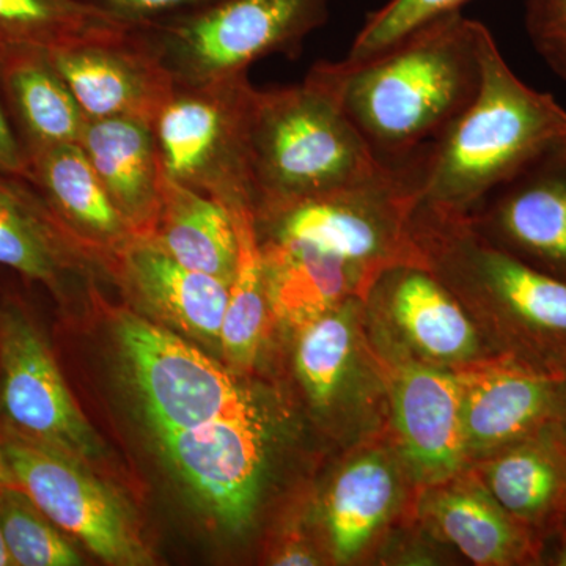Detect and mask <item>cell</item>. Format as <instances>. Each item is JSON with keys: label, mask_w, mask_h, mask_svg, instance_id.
Listing matches in <instances>:
<instances>
[{"label": "cell", "mask_w": 566, "mask_h": 566, "mask_svg": "<svg viewBox=\"0 0 566 566\" xmlns=\"http://www.w3.org/2000/svg\"><path fill=\"white\" fill-rule=\"evenodd\" d=\"M460 376L468 464L560 419L565 378L542 374L506 356L463 368Z\"/></svg>", "instance_id": "cell-16"}, {"label": "cell", "mask_w": 566, "mask_h": 566, "mask_svg": "<svg viewBox=\"0 0 566 566\" xmlns=\"http://www.w3.org/2000/svg\"><path fill=\"white\" fill-rule=\"evenodd\" d=\"M363 300L381 357L463 370L499 356L455 294L423 263L386 268Z\"/></svg>", "instance_id": "cell-11"}, {"label": "cell", "mask_w": 566, "mask_h": 566, "mask_svg": "<svg viewBox=\"0 0 566 566\" xmlns=\"http://www.w3.org/2000/svg\"><path fill=\"white\" fill-rule=\"evenodd\" d=\"M274 565H319V558L316 557L311 547L304 543H286L285 546L275 554L273 558Z\"/></svg>", "instance_id": "cell-36"}, {"label": "cell", "mask_w": 566, "mask_h": 566, "mask_svg": "<svg viewBox=\"0 0 566 566\" xmlns=\"http://www.w3.org/2000/svg\"><path fill=\"white\" fill-rule=\"evenodd\" d=\"M424 266L450 290L499 356L566 378V282L504 251L468 216L417 207Z\"/></svg>", "instance_id": "cell-3"}, {"label": "cell", "mask_w": 566, "mask_h": 566, "mask_svg": "<svg viewBox=\"0 0 566 566\" xmlns=\"http://www.w3.org/2000/svg\"><path fill=\"white\" fill-rule=\"evenodd\" d=\"M331 0H211L134 28L175 85L196 87L248 73L270 55L296 57L329 20Z\"/></svg>", "instance_id": "cell-5"}, {"label": "cell", "mask_w": 566, "mask_h": 566, "mask_svg": "<svg viewBox=\"0 0 566 566\" xmlns=\"http://www.w3.org/2000/svg\"><path fill=\"white\" fill-rule=\"evenodd\" d=\"M0 169L28 178V156L11 125L0 84Z\"/></svg>", "instance_id": "cell-34"}, {"label": "cell", "mask_w": 566, "mask_h": 566, "mask_svg": "<svg viewBox=\"0 0 566 566\" xmlns=\"http://www.w3.org/2000/svg\"><path fill=\"white\" fill-rule=\"evenodd\" d=\"M417 182L419 158L365 185L294 203L255 221L256 229L274 240L316 245L376 277L394 264L423 263L412 232Z\"/></svg>", "instance_id": "cell-7"}, {"label": "cell", "mask_w": 566, "mask_h": 566, "mask_svg": "<svg viewBox=\"0 0 566 566\" xmlns=\"http://www.w3.org/2000/svg\"><path fill=\"white\" fill-rule=\"evenodd\" d=\"M0 566H14L13 560L7 547L6 538H3L2 526H0Z\"/></svg>", "instance_id": "cell-38"}, {"label": "cell", "mask_w": 566, "mask_h": 566, "mask_svg": "<svg viewBox=\"0 0 566 566\" xmlns=\"http://www.w3.org/2000/svg\"><path fill=\"white\" fill-rule=\"evenodd\" d=\"M270 314L300 331L349 297H364L374 275L303 241L260 238Z\"/></svg>", "instance_id": "cell-24"}, {"label": "cell", "mask_w": 566, "mask_h": 566, "mask_svg": "<svg viewBox=\"0 0 566 566\" xmlns=\"http://www.w3.org/2000/svg\"><path fill=\"white\" fill-rule=\"evenodd\" d=\"M25 156L28 180L82 244L117 252L136 237L80 144L39 148Z\"/></svg>", "instance_id": "cell-26"}, {"label": "cell", "mask_w": 566, "mask_h": 566, "mask_svg": "<svg viewBox=\"0 0 566 566\" xmlns=\"http://www.w3.org/2000/svg\"><path fill=\"white\" fill-rule=\"evenodd\" d=\"M294 365L316 415L353 446L379 430L389 387L385 360L365 331L363 297H349L300 329Z\"/></svg>", "instance_id": "cell-9"}, {"label": "cell", "mask_w": 566, "mask_h": 566, "mask_svg": "<svg viewBox=\"0 0 566 566\" xmlns=\"http://www.w3.org/2000/svg\"><path fill=\"white\" fill-rule=\"evenodd\" d=\"M0 408L7 427L77 460L102 455L50 346L17 308L0 315Z\"/></svg>", "instance_id": "cell-13"}, {"label": "cell", "mask_w": 566, "mask_h": 566, "mask_svg": "<svg viewBox=\"0 0 566 566\" xmlns=\"http://www.w3.org/2000/svg\"><path fill=\"white\" fill-rule=\"evenodd\" d=\"M87 120H155L175 84L133 29L48 51Z\"/></svg>", "instance_id": "cell-17"}, {"label": "cell", "mask_w": 566, "mask_h": 566, "mask_svg": "<svg viewBox=\"0 0 566 566\" xmlns=\"http://www.w3.org/2000/svg\"><path fill=\"white\" fill-rule=\"evenodd\" d=\"M468 2L471 0H389L368 14L344 61L357 63L375 57L423 25L461 11Z\"/></svg>", "instance_id": "cell-31"}, {"label": "cell", "mask_w": 566, "mask_h": 566, "mask_svg": "<svg viewBox=\"0 0 566 566\" xmlns=\"http://www.w3.org/2000/svg\"><path fill=\"white\" fill-rule=\"evenodd\" d=\"M526 28L539 57L566 82V0H527Z\"/></svg>", "instance_id": "cell-32"}, {"label": "cell", "mask_w": 566, "mask_h": 566, "mask_svg": "<svg viewBox=\"0 0 566 566\" xmlns=\"http://www.w3.org/2000/svg\"><path fill=\"white\" fill-rule=\"evenodd\" d=\"M422 491L424 523L472 564H539L538 536L506 513L475 474L460 472Z\"/></svg>", "instance_id": "cell-20"}, {"label": "cell", "mask_w": 566, "mask_h": 566, "mask_svg": "<svg viewBox=\"0 0 566 566\" xmlns=\"http://www.w3.org/2000/svg\"><path fill=\"white\" fill-rule=\"evenodd\" d=\"M566 144V111L513 73L483 25L474 99L419 158V205L465 216Z\"/></svg>", "instance_id": "cell-2"}, {"label": "cell", "mask_w": 566, "mask_h": 566, "mask_svg": "<svg viewBox=\"0 0 566 566\" xmlns=\"http://www.w3.org/2000/svg\"><path fill=\"white\" fill-rule=\"evenodd\" d=\"M0 84L25 153L80 144L87 117L46 50L0 44Z\"/></svg>", "instance_id": "cell-25"}, {"label": "cell", "mask_w": 566, "mask_h": 566, "mask_svg": "<svg viewBox=\"0 0 566 566\" xmlns=\"http://www.w3.org/2000/svg\"><path fill=\"white\" fill-rule=\"evenodd\" d=\"M81 2L134 29L199 9L211 0H81Z\"/></svg>", "instance_id": "cell-33"}, {"label": "cell", "mask_w": 566, "mask_h": 566, "mask_svg": "<svg viewBox=\"0 0 566 566\" xmlns=\"http://www.w3.org/2000/svg\"><path fill=\"white\" fill-rule=\"evenodd\" d=\"M0 526L14 566H77L82 558L20 488L0 491Z\"/></svg>", "instance_id": "cell-30"}, {"label": "cell", "mask_w": 566, "mask_h": 566, "mask_svg": "<svg viewBox=\"0 0 566 566\" xmlns=\"http://www.w3.org/2000/svg\"><path fill=\"white\" fill-rule=\"evenodd\" d=\"M2 449L14 486L65 534L112 565H147L150 556L125 504L84 461L2 424Z\"/></svg>", "instance_id": "cell-10"}, {"label": "cell", "mask_w": 566, "mask_h": 566, "mask_svg": "<svg viewBox=\"0 0 566 566\" xmlns=\"http://www.w3.org/2000/svg\"><path fill=\"white\" fill-rule=\"evenodd\" d=\"M408 472L395 446L365 444L335 474L324 501V528L335 564L363 558L397 515Z\"/></svg>", "instance_id": "cell-18"}, {"label": "cell", "mask_w": 566, "mask_h": 566, "mask_svg": "<svg viewBox=\"0 0 566 566\" xmlns=\"http://www.w3.org/2000/svg\"><path fill=\"white\" fill-rule=\"evenodd\" d=\"M164 455L214 520L232 532L251 526L268 460L262 409L158 434Z\"/></svg>", "instance_id": "cell-12"}, {"label": "cell", "mask_w": 566, "mask_h": 566, "mask_svg": "<svg viewBox=\"0 0 566 566\" xmlns=\"http://www.w3.org/2000/svg\"><path fill=\"white\" fill-rule=\"evenodd\" d=\"M560 419L566 422V378L562 382Z\"/></svg>", "instance_id": "cell-39"}, {"label": "cell", "mask_w": 566, "mask_h": 566, "mask_svg": "<svg viewBox=\"0 0 566 566\" xmlns=\"http://www.w3.org/2000/svg\"><path fill=\"white\" fill-rule=\"evenodd\" d=\"M117 338L156 434L259 411L221 364L139 315L117 316Z\"/></svg>", "instance_id": "cell-8"}, {"label": "cell", "mask_w": 566, "mask_h": 566, "mask_svg": "<svg viewBox=\"0 0 566 566\" xmlns=\"http://www.w3.org/2000/svg\"><path fill=\"white\" fill-rule=\"evenodd\" d=\"M230 216L238 238V264L223 316L221 349L230 367L248 370L259 356L270 307L255 214L243 210Z\"/></svg>", "instance_id": "cell-28"}, {"label": "cell", "mask_w": 566, "mask_h": 566, "mask_svg": "<svg viewBox=\"0 0 566 566\" xmlns=\"http://www.w3.org/2000/svg\"><path fill=\"white\" fill-rule=\"evenodd\" d=\"M10 486H14V480L13 475H11L9 463H7L6 453H3L2 436H0V491Z\"/></svg>", "instance_id": "cell-37"}, {"label": "cell", "mask_w": 566, "mask_h": 566, "mask_svg": "<svg viewBox=\"0 0 566 566\" xmlns=\"http://www.w3.org/2000/svg\"><path fill=\"white\" fill-rule=\"evenodd\" d=\"M82 262L84 244L35 186L0 169V266L63 296Z\"/></svg>", "instance_id": "cell-22"}, {"label": "cell", "mask_w": 566, "mask_h": 566, "mask_svg": "<svg viewBox=\"0 0 566 566\" xmlns=\"http://www.w3.org/2000/svg\"><path fill=\"white\" fill-rule=\"evenodd\" d=\"M150 240L188 270L232 283L238 238L230 211L167 175Z\"/></svg>", "instance_id": "cell-27"}, {"label": "cell", "mask_w": 566, "mask_h": 566, "mask_svg": "<svg viewBox=\"0 0 566 566\" xmlns=\"http://www.w3.org/2000/svg\"><path fill=\"white\" fill-rule=\"evenodd\" d=\"M389 387L394 446L412 485L433 486L464 472L460 370L381 357Z\"/></svg>", "instance_id": "cell-14"}, {"label": "cell", "mask_w": 566, "mask_h": 566, "mask_svg": "<svg viewBox=\"0 0 566 566\" xmlns=\"http://www.w3.org/2000/svg\"><path fill=\"white\" fill-rule=\"evenodd\" d=\"M539 564L566 566V515L539 538Z\"/></svg>", "instance_id": "cell-35"}, {"label": "cell", "mask_w": 566, "mask_h": 566, "mask_svg": "<svg viewBox=\"0 0 566 566\" xmlns=\"http://www.w3.org/2000/svg\"><path fill=\"white\" fill-rule=\"evenodd\" d=\"M255 91L248 73L196 87L175 85L153 120L167 177L230 212L255 214L249 144Z\"/></svg>", "instance_id": "cell-6"}, {"label": "cell", "mask_w": 566, "mask_h": 566, "mask_svg": "<svg viewBox=\"0 0 566 566\" xmlns=\"http://www.w3.org/2000/svg\"><path fill=\"white\" fill-rule=\"evenodd\" d=\"M483 25L457 11L367 61L324 62L349 118L381 161H412L474 99Z\"/></svg>", "instance_id": "cell-1"}, {"label": "cell", "mask_w": 566, "mask_h": 566, "mask_svg": "<svg viewBox=\"0 0 566 566\" xmlns=\"http://www.w3.org/2000/svg\"><path fill=\"white\" fill-rule=\"evenodd\" d=\"M80 145L133 233L150 238L166 180L153 123L132 117L87 120Z\"/></svg>", "instance_id": "cell-23"}, {"label": "cell", "mask_w": 566, "mask_h": 566, "mask_svg": "<svg viewBox=\"0 0 566 566\" xmlns=\"http://www.w3.org/2000/svg\"><path fill=\"white\" fill-rule=\"evenodd\" d=\"M129 29L81 0H0V44L52 51Z\"/></svg>", "instance_id": "cell-29"}, {"label": "cell", "mask_w": 566, "mask_h": 566, "mask_svg": "<svg viewBox=\"0 0 566 566\" xmlns=\"http://www.w3.org/2000/svg\"><path fill=\"white\" fill-rule=\"evenodd\" d=\"M249 144L255 221L374 181L394 167L349 118L324 62L301 84L256 88Z\"/></svg>", "instance_id": "cell-4"}, {"label": "cell", "mask_w": 566, "mask_h": 566, "mask_svg": "<svg viewBox=\"0 0 566 566\" xmlns=\"http://www.w3.org/2000/svg\"><path fill=\"white\" fill-rule=\"evenodd\" d=\"M465 216L491 243L566 282V144Z\"/></svg>", "instance_id": "cell-15"}, {"label": "cell", "mask_w": 566, "mask_h": 566, "mask_svg": "<svg viewBox=\"0 0 566 566\" xmlns=\"http://www.w3.org/2000/svg\"><path fill=\"white\" fill-rule=\"evenodd\" d=\"M114 255L126 289L156 318L221 348L230 283L188 270L150 238L134 237Z\"/></svg>", "instance_id": "cell-19"}, {"label": "cell", "mask_w": 566, "mask_h": 566, "mask_svg": "<svg viewBox=\"0 0 566 566\" xmlns=\"http://www.w3.org/2000/svg\"><path fill=\"white\" fill-rule=\"evenodd\" d=\"M476 479L538 538L566 515V422L562 419L476 461Z\"/></svg>", "instance_id": "cell-21"}]
</instances>
